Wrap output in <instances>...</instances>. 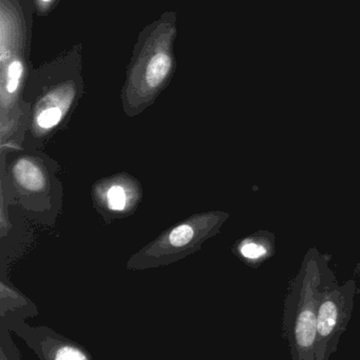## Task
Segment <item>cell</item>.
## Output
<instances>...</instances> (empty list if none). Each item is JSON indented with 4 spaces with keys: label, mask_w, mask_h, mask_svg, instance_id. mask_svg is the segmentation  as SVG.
Segmentation results:
<instances>
[{
    "label": "cell",
    "mask_w": 360,
    "mask_h": 360,
    "mask_svg": "<svg viewBox=\"0 0 360 360\" xmlns=\"http://www.w3.org/2000/svg\"><path fill=\"white\" fill-rule=\"evenodd\" d=\"M325 273L318 252H309L285 300L283 335L292 360H315L317 315L328 281Z\"/></svg>",
    "instance_id": "6da1fadb"
},
{
    "label": "cell",
    "mask_w": 360,
    "mask_h": 360,
    "mask_svg": "<svg viewBox=\"0 0 360 360\" xmlns=\"http://www.w3.org/2000/svg\"><path fill=\"white\" fill-rule=\"evenodd\" d=\"M175 13H166L142 32L135 48L127 96L146 103L168 82L175 69Z\"/></svg>",
    "instance_id": "7a4b0ae2"
},
{
    "label": "cell",
    "mask_w": 360,
    "mask_h": 360,
    "mask_svg": "<svg viewBox=\"0 0 360 360\" xmlns=\"http://www.w3.org/2000/svg\"><path fill=\"white\" fill-rule=\"evenodd\" d=\"M355 291L354 281H347L344 285L334 281L325 283L317 315L315 360H330L336 352L352 316Z\"/></svg>",
    "instance_id": "3957f363"
},
{
    "label": "cell",
    "mask_w": 360,
    "mask_h": 360,
    "mask_svg": "<svg viewBox=\"0 0 360 360\" xmlns=\"http://www.w3.org/2000/svg\"><path fill=\"white\" fill-rule=\"evenodd\" d=\"M13 175L19 186L32 192L42 191L46 186V179L39 167L27 160H20L15 164Z\"/></svg>",
    "instance_id": "277c9868"
},
{
    "label": "cell",
    "mask_w": 360,
    "mask_h": 360,
    "mask_svg": "<svg viewBox=\"0 0 360 360\" xmlns=\"http://www.w3.org/2000/svg\"><path fill=\"white\" fill-rule=\"evenodd\" d=\"M274 245L266 237L254 236L242 241L239 252L251 264H259L272 255Z\"/></svg>",
    "instance_id": "5b68a950"
},
{
    "label": "cell",
    "mask_w": 360,
    "mask_h": 360,
    "mask_svg": "<svg viewBox=\"0 0 360 360\" xmlns=\"http://www.w3.org/2000/svg\"><path fill=\"white\" fill-rule=\"evenodd\" d=\"M4 68L2 75V89L8 95H14L20 86L21 80L25 75V58L20 53L13 55L8 61V65Z\"/></svg>",
    "instance_id": "8992f818"
},
{
    "label": "cell",
    "mask_w": 360,
    "mask_h": 360,
    "mask_svg": "<svg viewBox=\"0 0 360 360\" xmlns=\"http://www.w3.org/2000/svg\"><path fill=\"white\" fill-rule=\"evenodd\" d=\"M197 237V228L194 224H182L175 226L168 235H167V247L171 249H182L194 240Z\"/></svg>",
    "instance_id": "52a82bcc"
},
{
    "label": "cell",
    "mask_w": 360,
    "mask_h": 360,
    "mask_svg": "<svg viewBox=\"0 0 360 360\" xmlns=\"http://www.w3.org/2000/svg\"><path fill=\"white\" fill-rule=\"evenodd\" d=\"M106 200H107L108 207L112 211H124L128 205V195L122 186L116 184L108 190Z\"/></svg>",
    "instance_id": "ba28073f"
},
{
    "label": "cell",
    "mask_w": 360,
    "mask_h": 360,
    "mask_svg": "<svg viewBox=\"0 0 360 360\" xmlns=\"http://www.w3.org/2000/svg\"><path fill=\"white\" fill-rule=\"evenodd\" d=\"M61 116H63V112H61V108H46L44 111L40 112L39 115H38V126L44 130L54 128L61 122Z\"/></svg>",
    "instance_id": "9c48e42d"
},
{
    "label": "cell",
    "mask_w": 360,
    "mask_h": 360,
    "mask_svg": "<svg viewBox=\"0 0 360 360\" xmlns=\"http://www.w3.org/2000/svg\"><path fill=\"white\" fill-rule=\"evenodd\" d=\"M55 360H87V359L77 349L72 348V347H63L56 353Z\"/></svg>",
    "instance_id": "30bf717a"
},
{
    "label": "cell",
    "mask_w": 360,
    "mask_h": 360,
    "mask_svg": "<svg viewBox=\"0 0 360 360\" xmlns=\"http://www.w3.org/2000/svg\"><path fill=\"white\" fill-rule=\"evenodd\" d=\"M59 0H32L36 12L39 15H46L54 8Z\"/></svg>",
    "instance_id": "8fae6325"
}]
</instances>
